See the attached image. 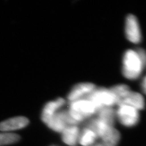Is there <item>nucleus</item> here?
<instances>
[{
  "mask_svg": "<svg viewBox=\"0 0 146 146\" xmlns=\"http://www.w3.org/2000/svg\"><path fill=\"white\" fill-rule=\"evenodd\" d=\"M110 90L112 91V92L115 94L117 99V104L122 99H124L127 95V94L131 91L129 86L124 84L116 85L111 87Z\"/></svg>",
  "mask_w": 146,
  "mask_h": 146,
  "instance_id": "nucleus-14",
  "label": "nucleus"
},
{
  "mask_svg": "<svg viewBox=\"0 0 146 146\" xmlns=\"http://www.w3.org/2000/svg\"><path fill=\"white\" fill-rule=\"evenodd\" d=\"M80 131L77 125H68L62 132V141L70 146H76L79 143Z\"/></svg>",
  "mask_w": 146,
  "mask_h": 146,
  "instance_id": "nucleus-11",
  "label": "nucleus"
},
{
  "mask_svg": "<svg viewBox=\"0 0 146 146\" xmlns=\"http://www.w3.org/2000/svg\"><path fill=\"white\" fill-rule=\"evenodd\" d=\"M29 120L23 116H18L9 119L0 123V130L4 131L21 129L29 124Z\"/></svg>",
  "mask_w": 146,
  "mask_h": 146,
  "instance_id": "nucleus-10",
  "label": "nucleus"
},
{
  "mask_svg": "<svg viewBox=\"0 0 146 146\" xmlns=\"http://www.w3.org/2000/svg\"><path fill=\"white\" fill-rule=\"evenodd\" d=\"M86 127L92 129L98 137L101 138L102 142L106 146H117L121 138L119 132L114 127L108 125L97 117L90 120Z\"/></svg>",
  "mask_w": 146,
  "mask_h": 146,
  "instance_id": "nucleus-1",
  "label": "nucleus"
},
{
  "mask_svg": "<svg viewBox=\"0 0 146 146\" xmlns=\"http://www.w3.org/2000/svg\"><path fill=\"white\" fill-rule=\"evenodd\" d=\"M66 103L65 100L63 98H58L56 100L48 102L45 105L42 113V120L45 124L51 119L52 117L60 110Z\"/></svg>",
  "mask_w": 146,
  "mask_h": 146,
  "instance_id": "nucleus-8",
  "label": "nucleus"
},
{
  "mask_svg": "<svg viewBox=\"0 0 146 146\" xmlns=\"http://www.w3.org/2000/svg\"><path fill=\"white\" fill-rule=\"evenodd\" d=\"M125 31L127 38L133 43H139L142 39L140 26L136 17L130 14L127 17L125 25Z\"/></svg>",
  "mask_w": 146,
  "mask_h": 146,
  "instance_id": "nucleus-6",
  "label": "nucleus"
},
{
  "mask_svg": "<svg viewBox=\"0 0 146 146\" xmlns=\"http://www.w3.org/2000/svg\"><path fill=\"white\" fill-rule=\"evenodd\" d=\"M141 89L143 92L146 94V76L143 79L142 83H141Z\"/></svg>",
  "mask_w": 146,
  "mask_h": 146,
  "instance_id": "nucleus-17",
  "label": "nucleus"
},
{
  "mask_svg": "<svg viewBox=\"0 0 146 146\" xmlns=\"http://www.w3.org/2000/svg\"><path fill=\"white\" fill-rule=\"evenodd\" d=\"M144 69L143 63L135 50H127L122 59L123 76L127 79L136 80L140 77Z\"/></svg>",
  "mask_w": 146,
  "mask_h": 146,
  "instance_id": "nucleus-2",
  "label": "nucleus"
},
{
  "mask_svg": "<svg viewBox=\"0 0 146 146\" xmlns=\"http://www.w3.org/2000/svg\"><path fill=\"white\" fill-rule=\"evenodd\" d=\"M94 146H96V145H94Z\"/></svg>",
  "mask_w": 146,
  "mask_h": 146,
  "instance_id": "nucleus-18",
  "label": "nucleus"
},
{
  "mask_svg": "<svg viewBox=\"0 0 146 146\" xmlns=\"http://www.w3.org/2000/svg\"><path fill=\"white\" fill-rule=\"evenodd\" d=\"M68 113L77 125L96 115L98 110L88 99H82L69 103Z\"/></svg>",
  "mask_w": 146,
  "mask_h": 146,
  "instance_id": "nucleus-3",
  "label": "nucleus"
},
{
  "mask_svg": "<svg viewBox=\"0 0 146 146\" xmlns=\"http://www.w3.org/2000/svg\"><path fill=\"white\" fill-rule=\"evenodd\" d=\"M98 138L96 133L92 129L86 127L80 132L79 143L83 146H91L95 143Z\"/></svg>",
  "mask_w": 146,
  "mask_h": 146,
  "instance_id": "nucleus-13",
  "label": "nucleus"
},
{
  "mask_svg": "<svg viewBox=\"0 0 146 146\" xmlns=\"http://www.w3.org/2000/svg\"><path fill=\"white\" fill-rule=\"evenodd\" d=\"M96 88L92 83H80L76 85L68 95V100L70 102L86 98Z\"/></svg>",
  "mask_w": 146,
  "mask_h": 146,
  "instance_id": "nucleus-7",
  "label": "nucleus"
},
{
  "mask_svg": "<svg viewBox=\"0 0 146 146\" xmlns=\"http://www.w3.org/2000/svg\"><path fill=\"white\" fill-rule=\"evenodd\" d=\"M20 139V136L17 134L0 133V146L15 143Z\"/></svg>",
  "mask_w": 146,
  "mask_h": 146,
  "instance_id": "nucleus-15",
  "label": "nucleus"
},
{
  "mask_svg": "<svg viewBox=\"0 0 146 146\" xmlns=\"http://www.w3.org/2000/svg\"><path fill=\"white\" fill-rule=\"evenodd\" d=\"M86 99L90 100L98 110L102 108L113 107L117 104V99L110 88H96Z\"/></svg>",
  "mask_w": 146,
  "mask_h": 146,
  "instance_id": "nucleus-4",
  "label": "nucleus"
},
{
  "mask_svg": "<svg viewBox=\"0 0 146 146\" xmlns=\"http://www.w3.org/2000/svg\"><path fill=\"white\" fill-rule=\"evenodd\" d=\"M120 105H127L139 111L145 108V100L140 93L130 91L126 96L118 103L117 106Z\"/></svg>",
  "mask_w": 146,
  "mask_h": 146,
  "instance_id": "nucleus-9",
  "label": "nucleus"
},
{
  "mask_svg": "<svg viewBox=\"0 0 146 146\" xmlns=\"http://www.w3.org/2000/svg\"><path fill=\"white\" fill-rule=\"evenodd\" d=\"M135 51L138 53V56L143 63L144 68H146V51L143 48H138Z\"/></svg>",
  "mask_w": 146,
  "mask_h": 146,
  "instance_id": "nucleus-16",
  "label": "nucleus"
},
{
  "mask_svg": "<svg viewBox=\"0 0 146 146\" xmlns=\"http://www.w3.org/2000/svg\"><path fill=\"white\" fill-rule=\"evenodd\" d=\"M96 114L98 115L97 118L99 119L113 127L116 119V111L113 107H106L99 109Z\"/></svg>",
  "mask_w": 146,
  "mask_h": 146,
  "instance_id": "nucleus-12",
  "label": "nucleus"
},
{
  "mask_svg": "<svg viewBox=\"0 0 146 146\" xmlns=\"http://www.w3.org/2000/svg\"><path fill=\"white\" fill-rule=\"evenodd\" d=\"M117 107L116 116L121 124L125 127H131L138 124L140 117L138 110L127 105H120Z\"/></svg>",
  "mask_w": 146,
  "mask_h": 146,
  "instance_id": "nucleus-5",
  "label": "nucleus"
}]
</instances>
